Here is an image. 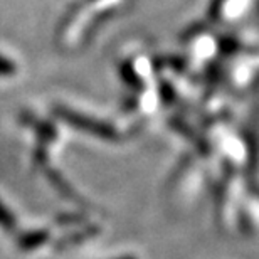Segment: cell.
Here are the masks:
<instances>
[{"mask_svg": "<svg viewBox=\"0 0 259 259\" xmlns=\"http://www.w3.org/2000/svg\"><path fill=\"white\" fill-rule=\"evenodd\" d=\"M123 259H133V257H123Z\"/></svg>", "mask_w": 259, "mask_h": 259, "instance_id": "cell-1", "label": "cell"}]
</instances>
